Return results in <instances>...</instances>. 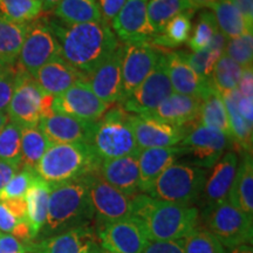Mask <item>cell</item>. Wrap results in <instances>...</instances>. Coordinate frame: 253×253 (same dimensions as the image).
I'll return each mask as SVG.
<instances>
[{
    "mask_svg": "<svg viewBox=\"0 0 253 253\" xmlns=\"http://www.w3.org/2000/svg\"><path fill=\"white\" fill-rule=\"evenodd\" d=\"M49 25L59 42L61 58L84 75L120 46L110 25L103 20L74 25L49 21Z\"/></svg>",
    "mask_w": 253,
    "mask_h": 253,
    "instance_id": "obj_1",
    "label": "cell"
},
{
    "mask_svg": "<svg viewBox=\"0 0 253 253\" xmlns=\"http://www.w3.org/2000/svg\"><path fill=\"white\" fill-rule=\"evenodd\" d=\"M131 217L140 221L149 242H170L185 238L198 226L199 210L137 194L132 197Z\"/></svg>",
    "mask_w": 253,
    "mask_h": 253,
    "instance_id": "obj_2",
    "label": "cell"
},
{
    "mask_svg": "<svg viewBox=\"0 0 253 253\" xmlns=\"http://www.w3.org/2000/svg\"><path fill=\"white\" fill-rule=\"evenodd\" d=\"M94 217L89 194L84 178L50 184L46 229L54 235L81 225Z\"/></svg>",
    "mask_w": 253,
    "mask_h": 253,
    "instance_id": "obj_3",
    "label": "cell"
},
{
    "mask_svg": "<svg viewBox=\"0 0 253 253\" xmlns=\"http://www.w3.org/2000/svg\"><path fill=\"white\" fill-rule=\"evenodd\" d=\"M101 162L88 143L50 144L36 172L49 184H59L97 172Z\"/></svg>",
    "mask_w": 253,
    "mask_h": 253,
    "instance_id": "obj_4",
    "label": "cell"
},
{
    "mask_svg": "<svg viewBox=\"0 0 253 253\" xmlns=\"http://www.w3.org/2000/svg\"><path fill=\"white\" fill-rule=\"evenodd\" d=\"M88 144L101 161L138 155L129 113L114 108L95 122Z\"/></svg>",
    "mask_w": 253,
    "mask_h": 253,
    "instance_id": "obj_5",
    "label": "cell"
},
{
    "mask_svg": "<svg viewBox=\"0 0 253 253\" xmlns=\"http://www.w3.org/2000/svg\"><path fill=\"white\" fill-rule=\"evenodd\" d=\"M207 177L205 169L176 162L161 173L147 195L158 201L192 205L201 198Z\"/></svg>",
    "mask_w": 253,
    "mask_h": 253,
    "instance_id": "obj_6",
    "label": "cell"
},
{
    "mask_svg": "<svg viewBox=\"0 0 253 253\" xmlns=\"http://www.w3.org/2000/svg\"><path fill=\"white\" fill-rule=\"evenodd\" d=\"M53 101V95L46 94L32 75L19 67L13 95L6 114L8 120L21 128L38 126L41 119L54 113Z\"/></svg>",
    "mask_w": 253,
    "mask_h": 253,
    "instance_id": "obj_7",
    "label": "cell"
},
{
    "mask_svg": "<svg viewBox=\"0 0 253 253\" xmlns=\"http://www.w3.org/2000/svg\"><path fill=\"white\" fill-rule=\"evenodd\" d=\"M204 229L210 231L224 248L251 245L253 218L233 207L229 201L203 211Z\"/></svg>",
    "mask_w": 253,
    "mask_h": 253,
    "instance_id": "obj_8",
    "label": "cell"
},
{
    "mask_svg": "<svg viewBox=\"0 0 253 253\" xmlns=\"http://www.w3.org/2000/svg\"><path fill=\"white\" fill-rule=\"evenodd\" d=\"M60 55L58 40L50 28L49 21L36 19L28 24L18 66L21 71L34 77L38 69Z\"/></svg>",
    "mask_w": 253,
    "mask_h": 253,
    "instance_id": "obj_9",
    "label": "cell"
},
{
    "mask_svg": "<svg viewBox=\"0 0 253 253\" xmlns=\"http://www.w3.org/2000/svg\"><path fill=\"white\" fill-rule=\"evenodd\" d=\"M86 183L94 216L103 226L131 216L132 197H129L107 183L99 171L82 177Z\"/></svg>",
    "mask_w": 253,
    "mask_h": 253,
    "instance_id": "obj_10",
    "label": "cell"
},
{
    "mask_svg": "<svg viewBox=\"0 0 253 253\" xmlns=\"http://www.w3.org/2000/svg\"><path fill=\"white\" fill-rule=\"evenodd\" d=\"M172 93L168 74L167 58L162 54L148 78L122 101L121 108L134 115H147L156 109Z\"/></svg>",
    "mask_w": 253,
    "mask_h": 253,
    "instance_id": "obj_11",
    "label": "cell"
},
{
    "mask_svg": "<svg viewBox=\"0 0 253 253\" xmlns=\"http://www.w3.org/2000/svg\"><path fill=\"white\" fill-rule=\"evenodd\" d=\"M232 144L229 135L217 129L208 128L201 125L190 126L179 145L185 148L186 155H191L192 166L198 168H211L226 153Z\"/></svg>",
    "mask_w": 253,
    "mask_h": 253,
    "instance_id": "obj_12",
    "label": "cell"
},
{
    "mask_svg": "<svg viewBox=\"0 0 253 253\" xmlns=\"http://www.w3.org/2000/svg\"><path fill=\"white\" fill-rule=\"evenodd\" d=\"M161 55V50H158L150 42H131L123 45V100L148 78Z\"/></svg>",
    "mask_w": 253,
    "mask_h": 253,
    "instance_id": "obj_13",
    "label": "cell"
},
{
    "mask_svg": "<svg viewBox=\"0 0 253 253\" xmlns=\"http://www.w3.org/2000/svg\"><path fill=\"white\" fill-rule=\"evenodd\" d=\"M109 106L93 93L87 82H79L53 101L54 113L88 122H96L107 113Z\"/></svg>",
    "mask_w": 253,
    "mask_h": 253,
    "instance_id": "obj_14",
    "label": "cell"
},
{
    "mask_svg": "<svg viewBox=\"0 0 253 253\" xmlns=\"http://www.w3.org/2000/svg\"><path fill=\"white\" fill-rule=\"evenodd\" d=\"M97 235L101 248L113 253H141L150 243L140 221L131 216L107 224Z\"/></svg>",
    "mask_w": 253,
    "mask_h": 253,
    "instance_id": "obj_15",
    "label": "cell"
},
{
    "mask_svg": "<svg viewBox=\"0 0 253 253\" xmlns=\"http://www.w3.org/2000/svg\"><path fill=\"white\" fill-rule=\"evenodd\" d=\"M132 131L138 149L175 147L184 140L189 128L176 126L160 120L129 114Z\"/></svg>",
    "mask_w": 253,
    "mask_h": 253,
    "instance_id": "obj_16",
    "label": "cell"
},
{
    "mask_svg": "<svg viewBox=\"0 0 253 253\" xmlns=\"http://www.w3.org/2000/svg\"><path fill=\"white\" fill-rule=\"evenodd\" d=\"M110 27L125 43L149 42L155 33L148 18V0H126Z\"/></svg>",
    "mask_w": 253,
    "mask_h": 253,
    "instance_id": "obj_17",
    "label": "cell"
},
{
    "mask_svg": "<svg viewBox=\"0 0 253 253\" xmlns=\"http://www.w3.org/2000/svg\"><path fill=\"white\" fill-rule=\"evenodd\" d=\"M123 45L87 75V84L101 101L108 106L123 100L122 88Z\"/></svg>",
    "mask_w": 253,
    "mask_h": 253,
    "instance_id": "obj_18",
    "label": "cell"
},
{
    "mask_svg": "<svg viewBox=\"0 0 253 253\" xmlns=\"http://www.w3.org/2000/svg\"><path fill=\"white\" fill-rule=\"evenodd\" d=\"M97 248L99 238L89 225L72 227L26 245L27 251L32 253H95Z\"/></svg>",
    "mask_w": 253,
    "mask_h": 253,
    "instance_id": "obj_19",
    "label": "cell"
},
{
    "mask_svg": "<svg viewBox=\"0 0 253 253\" xmlns=\"http://www.w3.org/2000/svg\"><path fill=\"white\" fill-rule=\"evenodd\" d=\"M238 166V154L233 150H227L212 167V171L210 176L207 177L199 198L203 205V211L224 203L229 199Z\"/></svg>",
    "mask_w": 253,
    "mask_h": 253,
    "instance_id": "obj_20",
    "label": "cell"
},
{
    "mask_svg": "<svg viewBox=\"0 0 253 253\" xmlns=\"http://www.w3.org/2000/svg\"><path fill=\"white\" fill-rule=\"evenodd\" d=\"M95 122H88L72 116L53 113L40 120L38 128L42 131L49 144L88 143Z\"/></svg>",
    "mask_w": 253,
    "mask_h": 253,
    "instance_id": "obj_21",
    "label": "cell"
},
{
    "mask_svg": "<svg viewBox=\"0 0 253 253\" xmlns=\"http://www.w3.org/2000/svg\"><path fill=\"white\" fill-rule=\"evenodd\" d=\"M168 74L173 93L188 95L198 100H204L216 91L210 80L202 78L183 58L181 52H172L166 55Z\"/></svg>",
    "mask_w": 253,
    "mask_h": 253,
    "instance_id": "obj_22",
    "label": "cell"
},
{
    "mask_svg": "<svg viewBox=\"0 0 253 253\" xmlns=\"http://www.w3.org/2000/svg\"><path fill=\"white\" fill-rule=\"evenodd\" d=\"M183 155H186V150L181 145L140 150L137 155L140 170L138 188L142 194L147 195L161 173L176 163Z\"/></svg>",
    "mask_w": 253,
    "mask_h": 253,
    "instance_id": "obj_23",
    "label": "cell"
},
{
    "mask_svg": "<svg viewBox=\"0 0 253 253\" xmlns=\"http://www.w3.org/2000/svg\"><path fill=\"white\" fill-rule=\"evenodd\" d=\"M33 78L41 89L53 96L62 94L79 82H87V75L79 72L61 56L50 60L38 69Z\"/></svg>",
    "mask_w": 253,
    "mask_h": 253,
    "instance_id": "obj_24",
    "label": "cell"
},
{
    "mask_svg": "<svg viewBox=\"0 0 253 253\" xmlns=\"http://www.w3.org/2000/svg\"><path fill=\"white\" fill-rule=\"evenodd\" d=\"M201 102L196 97L172 93L156 109L143 116H149L176 126L190 128L197 125Z\"/></svg>",
    "mask_w": 253,
    "mask_h": 253,
    "instance_id": "obj_25",
    "label": "cell"
},
{
    "mask_svg": "<svg viewBox=\"0 0 253 253\" xmlns=\"http://www.w3.org/2000/svg\"><path fill=\"white\" fill-rule=\"evenodd\" d=\"M99 175L107 183L129 197L140 192L137 155L102 161L99 168Z\"/></svg>",
    "mask_w": 253,
    "mask_h": 253,
    "instance_id": "obj_26",
    "label": "cell"
},
{
    "mask_svg": "<svg viewBox=\"0 0 253 253\" xmlns=\"http://www.w3.org/2000/svg\"><path fill=\"white\" fill-rule=\"evenodd\" d=\"M239 91L237 89L224 91L220 94L224 106H225L227 119L230 126V136L232 144L237 148V150L242 151L243 154H252V125L243 118L238 110V99Z\"/></svg>",
    "mask_w": 253,
    "mask_h": 253,
    "instance_id": "obj_27",
    "label": "cell"
},
{
    "mask_svg": "<svg viewBox=\"0 0 253 253\" xmlns=\"http://www.w3.org/2000/svg\"><path fill=\"white\" fill-rule=\"evenodd\" d=\"M50 192V184L43 181L39 176H36L32 182L30 189L27 190L25 199L27 205L26 220L31 227L33 239L39 235L45 227L48 211V199Z\"/></svg>",
    "mask_w": 253,
    "mask_h": 253,
    "instance_id": "obj_28",
    "label": "cell"
},
{
    "mask_svg": "<svg viewBox=\"0 0 253 253\" xmlns=\"http://www.w3.org/2000/svg\"><path fill=\"white\" fill-rule=\"evenodd\" d=\"M227 201L253 218V161L251 153H245L242 162H239Z\"/></svg>",
    "mask_w": 253,
    "mask_h": 253,
    "instance_id": "obj_29",
    "label": "cell"
},
{
    "mask_svg": "<svg viewBox=\"0 0 253 253\" xmlns=\"http://www.w3.org/2000/svg\"><path fill=\"white\" fill-rule=\"evenodd\" d=\"M211 8L213 9L218 30L226 39H233L252 33L253 26L245 20L231 0H216Z\"/></svg>",
    "mask_w": 253,
    "mask_h": 253,
    "instance_id": "obj_30",
    "label": "cell"
},
{
    "mask_svg": "<svg viewBox=\"0 0 253 253\" xmlns=\"http://www.w3.org/2000/svg\"><path fill=\"white\" fill-rule=\"evenodd\" d=\"M28 24L15 23L0 14V62L2 65L12 66L18 61Z\"/></svg>",
    "mask_w": 253,
    "mask_h": 253,
    "instance_id": "obj_31",
    "label": "cell"
},
{
    "mask_svg": "<svg viewBox=\"0 0 253 253\" xmlns=\"http://www.w3.org/2000/svg\"><path fill=\"white\" fill-rule=\"evenodd\" d=\"M54 14L68 25L102 21L96 0H60Z\"/></svg>",
    "mask_w": 253,
    "mask_h": 253,
    "instance_id": "obj_32",
    "label": "cell"
},
{
    "mask_svg": "<svg viewBox=\"0 0 253 253\" xmlns=\"http://www.w3.org/2000/svg\"><path fill=\"white\" fill-rule=\"evenodd\" d=\"M196 11L183 12L173 17L163 32L155 36L149 42L155 47L161 48H175L188 42L192 32V17Z\"/></svg>",
    "mask_w": 253,
    "mask_h": 253,
    "instance_id": "obj_33",
    "label": "cell"
},
{
    "mask_svg": "<svg viewBox=\"0 0 253 253\" xmlns=\"http://www.w3.org/2000/svg\"><path fill=\"white\" fill-rule=\"evenodd\" d=\"M226 45V38L220 33L219 31L214 36L213 40L207 48L198 50V52H181L183 58L189 63L190 67L201 75L204 79H210L211 73L213 71L214 65H216L220 56L224 54Z\"/></svg>",
    "mask_w": 253,
    "mask_h": 253,
    "instance_id": "obj_34",
    "label": "cell"
},
{
    "mask_svg": "<svg viewBox=\"0 0 253 253\" xmlns=\"http://www.w3.org/2000/svg\"><path fill=\"white\" fill-rule=\"evenodd\" d=\"M197 11L189 0H148V18L155 36L161 34L177 14Z\"/></svg>",
    "mask_w": 253,
    "mask_h": 253,
    "instance_id": "obj_35",
    "label": "cell"
},
{
    "mask_svg": "<svg viewBox=\"0 0 253 253\" xmlns=\"http://www.w3.org/2000/svg\"><path fill=\"white\" fill-rule=\"evenodd\" d=\"M49 145V142L38 126H23L20 167H23V169L36 171L38 163Z\"/></svg>",
    "mask_w": 253,
    "mask_h": 253,
    "instance_id": "obj_36",
    "label": "cell"
},
{
    "mask_svg": "<svg viewBox=\"0 0 253 253\" xmlns=\"http://www.w3.org/2000/svg\"><path fill=\"white\" fill-rule=\"evenodd\" d=\"M197 125L217 129L230 136L229 119H227L225 106L219 93L213 91L204 100H202Z\"/></svg>",
    "mask_w": 253,
    "mask_h": 253,
    "instance_id": "obj_37",
    "label": "cell"
},
{
    "mask_svg": "<svg viewBox=\"0 0 253 253\" xmlns=\"http://www.w3.org/2000/svg\"><path fill=\"white\" fill-rule=\"evenodd\" d=\"M244 68L227 56L225 53L220 56L210 75V84L217 93H224L237 89Z\"/></svg>",
    "mask_w": 253,
    "mask_h": 253,
    "instance_id": "obj_38",
    "label": "cell"
},
{
    "mask_svg": "<svg viewBox=\"0 0 253 253\" xmlns=\"http://www.w3.org/2000/svg\"><path fill=\"white\" fill-rule=\"evenodd\" d=\"M42 11L40 0H0V14L15 23H32Z\"/></svg>",
    "mask_w": 253,
    "mask_h": 253,
    "instance_id": "obj_39",
    "label": "cell"
},
{
    "mask_svg": "<svg viewBox=\"0 0 253 253\" xmlns=\"http://www.w3.org/2000/svg\"><path fill=\"white\" fill-rule=\"evenodd\" d=\"M0 160L20 167L21 126L8 120L0 129Z\"/></svg>",
    "mask_w": 253,
    "mask_h": 253,
    "instance_id": "obj_40",
    "label": "cell"
},
{
    "mask_svg": "<svg viewBox=\"0 0 253 253\" xmlns=\"http://www.w3.org/2000/svg\"><path fill=\"white\" fill-rule=\"evenodd\" d=\"M218 31L219 30H218L216 19H214L212 12L203 11L198 15L195 28L186 45L192 52H198V50L207 48L211 43V41L213 40Z\"/></svg>",
    "mask_w": 253,
    "mask_h": 253,
    "instance_id": "obj_41",
    "label": "cell"
},
{
    "mask_svg": "<svg viewBox=\"0 0 253 253\" xmlns=\"http://www.w3.org/2000/svg\"><path fill=\"white\" fill-rule=\"evenodd\" d=\"M182 242L184 253H226L219 240L204 227L197 226Z\"/></svg>",
    "mask_w": 253,
    "mask_h": 253,
    "instance_id": "obj_42",
    "label": "cell"
},
{
    "mask_svg": "<svg viewBox=\"0 0 253 253\" xmlns=\"http://www.w3.org/2000/svg\"><path fill=\"white\" fill-rule=\"evenodd\" d=\"M224 53L239 63L243 68L251 67L253 60V34L248 33L239 38L226 39Z\"/></svg>",
    "mask_w": 253,
    "mask_h": 253,
    "instance_id": "obj_43",
    "label": "cell"
},
{
    "mask_svg": "<svg viewBox=\"0 0 253 253\" xmlns=\"http://www.w3.org/2000/svg\"><path fill=\"white\" fill-rule=\"evenodd\" d=\"M36 176L37 172L33 170L23 169L18 171L0 191V201L25 197Z\"/></svg>",
    "mask_w": 253,
    "mask_h": 253,
    "instance_id": "obj_44",
    "label": "cell"
},
{
    "mask_svg": "<svg viewBox=\"0 0 253 253\" xmlns=\"http://www.w3.org/2000/svg\"><path fill=\"white\" fill-rule=\"evenodd\" d=\"M19 67L18 66H6L0 71V112L6 113L9 101L13 95L15 79H17Z\"/></svg>",
    "mask_w": 253,
    "mask_h": 253,
    "instance_id": "obj_45",
    "label": "cell"
},
{
    "mask_svg": "<svg viewBox=\"0 0 253 253\" xmlns=\"http://www.w3.org/2000/svg\"><path fill=\"white\" fill-rule=\"evenodd\" d=\"M126 1V0H96L101 18L104 23L108 25L112 24V21L121 11Z\"/></svg>",
    "mask_w": 253,
    "mask_h": 253,
    "instance_id": "obj_46",
    "label": "cell"
},
{
    "mask_svg": "<svg viewBox=\"0 0 253 253\" xmlns=\"http://www.w3.org/2000/svg\"><path fill=\"white\" fill-rule=\"evenodd\" d=\"M141 253H184V248L182 239L170 242H150Z\"/></svg>",
    "mask_w": 253,
    "mask_h": 253,
    "instance_id": "obj_47",
    "label": "cell"
},
{
    "mask_svg": "<svg viewBox=\"0 0 253 253\" xmlns=\"http://www.w3.org/2000/svg\"><path fill=\"white\" fill-rule=\"evenodd\" d=\"M0 253H27V249L15 237L0 232Z\"/></svg>",
    "mask_w": 253,
    "mask_h": 253,
    "instance_id": "obj_48",
    "label": "cell"
},
{
    "mask_svg": "<svg viewBox=\"0 0 253 253\" xmlns=\"http://www.w3.org/2000/svg\"><path fill=\"white\" fill-rule=\"evenodd\" d=\"M19 220L14 217V214L8 210L4 202L0 201V232L11 233L14 227L18 225Z\"/></svg>",
    "mask_w": 253,
    "mask_h": 253,
    "instance_id": "obj_49",
    "label": "cell"
},
{
    "mask_svg": "<svg viewBox=\"0 0 253 253\" xmlns=\"http://www.w3.org/2000/svg\"><path fill=\"white\" fill-rule=\"evenodd\" d=\"M237 90L242 96L253 97V69L251 67L244 68L242 78L238 82Z\"/></svg>",
    "mask_w": 253,
    "mask_h": 253,
    "instance_id": "obj_50",
    "label": "cell"
},
{
    "mask_svg": "<svg viewBox=\"0 0 253 253\" xmlns=\"http://www.w3.org/2000/svg\"><path fill=\"white\" fill-rule=\"evenodd\" d=\"M4 202L8 210L14 214V217L19 220H26L27 217V205L26 199L23 198H13V199H6Z\"/></svg>",
    "mask_w": 253,
    "mask_h": 253,
    "instance_id": "obj_51",
    "label": "cell"
},
{
    "mask_svg": "<svg viewBox=\"0 0 253 253\" xmlns=\"http://www.w3.org/2000/svg\"><path fill=\"white\" fill-rule=\"evenodd\" d=\"M20 167L0 160V191L5 188L9 179L19 171Z\"/></svg>",
    "mask_w": 253,
    "mask_h": 253,
    "instance_id": "obj_52",
    "label": "cell"
},
{
    "mask_svg": "<svg viewBox=\"0 0 253 253\" xmlns=\"http://www.w3.org/2000/svg\"><path fill=\"white\" fill-rule=\"evenodd\" d=\"M238 110L249 123H253V97H245L239 95Z\"/></svg>",
    "mask_w": 253,
    "mask_h": 253,
    "instance_id": "obj_53",
    "label": "cell"
},
{
    "mask_svg": "<svg viewBox=\"0 0 253 253\" xmlns=\"http://www.w3.org/2000/svg\"><path fill=\"white\" fill-rule=\"evenodd\" d=\"M250 25L253 26V0H231Z\"/></svg>",
    "mask_w": 253,
    "mask_h": 253,
    "instance_id": "obj_54",
    "label": "cell"
},
{
    "mask_svg": "<svg viewBox=\"0 0 253 253\" xmlns=\"http://www.w3.org/2000/svg\"><path fill=\"white\" fill-rule=\"evenodd\" d=\"M196 9L198 8H211L216 0H189Z\"/></svg>",
    "mask_w": 253,
    "mask_h": 253,
    "instance_id": "obj_55",
    "label": "cell"
},
{
    "mask_svg": "<svg viewBox=\"0 0 253 253\" xmlns=\"http://www.w3.org/2000/svg\"><path fill=\"white\" fill-rule=\"evenodd\" d=\"M40 1L42 4L43 11H52L58 6L60 0H40Z\"/></svg>",
    "mask_w": 253,
    "mask_h": 253,
    "instance_id": "obj_56",
    "label": "cell"
},
{
    "mask_svg": "<svg viewBox=\"0 0 253 253\" xmlns=\"http://www.w3.org/2000/svg\"><path fill=\"white\" fill-rule=\"evenodd\" d=\"M230 253H253L251 245H239L237 248L231 249Z\"/></svg>",
    "mask_w": 253,
    "mask_h": 253,
    "instance_id": "obj_57",
    "label": "cell"
},
{
    "mask_svg": "<svg viewBox=\"0 0 253 253\" xmlns=\"http://www.w3.org/2000/svg\"><path fill=\"white\" fill-rule=\"evenodd\" d=\"M7 121H8L7 114L0 112V129H1L2 126H4L6 125V123H7Z\"/></svg>",
    "mask_w": 253,
    "mask_h": 253,
    "instance_id": "obj_58",
    "label": "cell"
},
{
    "mask_svg": "<svg viewBox=\"0 0 253 253\" xmlns=\"http://www.w3.org/2000/svg\"><path fill=\"white\" fill-rule=\"evenodd\" d=\"M95 253H113V252L108 251V250H104V249L101 248V246H99V248L96 249V251H95Z\"/></svg>",
    "mask_w": 253,
    "mask_h": 253,
    "instance_id": "obj_59",
    "label": "cell"
},
{
    "mask_svg": "<svg viewBox=\"0 0 253 253\" xmlns=\"http://www.w3.org/2000/svg\"><path fill=\"white\" fill-rule=\"evenodd\" d=\"M5 67H6V66H5V65H2V63L0 62V71H2V69H4Z\"/></svg>",
    "mask_w": 253,
    "mask_h": 253,
    "instance_id": "obj_60",
    "label": "cell"
}]
</instances>
